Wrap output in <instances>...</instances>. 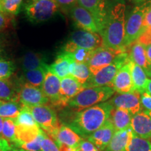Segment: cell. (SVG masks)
<instances>
[{
    "label": "cell",
    "instance_id": "cell-7",
    "mask_svg": "<svg viewBox=\"0 0 151 151\" xmlns=\"http://www.w3.org/2000/svg\"><path fill=\"white\" fill-rule=\"evenodd\" d=\"M103 46L102 38L99 33L78 29L71 34L62 48V51L71 53L78 48L95 50Z\"/></svg>",
    "mask_w": 151,
    "mask_h": 151
},
{
    "label": "cell",
    "instance_id": "cell-49",
    "mask_svg": "<svg viewBox=\"0 0 151 151\" xmlns=\"http://www.w3.org/2000/svg\"><path fill=\"white\" fill-rule=\"evenodd\" d=\"M11 146V148L10 150H9V151H27V150H24V149L18 148V147H15V146Z\"/></svg>",
    "mask_w": 151,
    "mask_h": 151
},
{
    "label": "cell",
    "instance_id": "cell-50",
    "mask_svg": "<svg viewBox=\"0 0 151 151\" xmlns=\"http://www.w3.org/2000/svg\"><path fill=\"white\" fill-rule=\"evenodd\" d=\"M131 1H132L133 2H134L136 4H139L145 2V1H148V0H131Z\"/></svg>",
    "mask_w": 151,
    "mask_h": 151
},
{
    "label": "cell",
    "instance_id": "cell-31",
    "mask_svg": "<svg viewBox=\"0 0 151 151\" xmlns=\"http://www.w3.org/2000/svg\"><path fill=\"white\" fill-rule=\"evenodd\" d=\"M16 124L15 119L5 118L3 122L2 139L6 140L10 145H14L16 141Z\"/></svg>",
    "mask_w": 151,
    "mask_h": 151
},
{
    "label": "cell",
    "instance_id": "cell-11",
    "mask_svg": "<svg viewBox=\"0 0 151 151\" xmlns=\"http://www.w3.org/2000/svg\"><path fill=\"white\" fill-rule=\"evenodd\" d=\"M109 101L113 108L125 109L133 116L143 110L141 103V94L136 90L129 93H118Z\"/></svg>",
    "mask_w": 151,
    "mask_h": 151
},
{
    "label": "cell",
    "instance_id": "cell-33",
    "mask_svg": "<svg viewBox=\"0 0 151 151\" xmlns=\"http://www.w3.org/2000/svg\"><path fill=\"white\" fill-rule=\"evenodd\" d=\"M127 151H151V142L133 134Z\"/></svg>",
    "mask_w": 151,
    "mask_h": 151
},
{
    "label": "cell",
    "instance_id": "cell-19",
    "mask_svg": "<svg viewBox=\"0 0 151 151\" xmlns=\"http://www.w3.org/2000/svg\"><path fill=\"white\" fill-rule=\"evenodd\" d=\"M52 139L55 142L58 147L66 146L77 148L82 138L67 125L62 124Z\"/></svg>",
    "mask_w": 151,
    "mask_h": 151
},
{
    "label": "cell",
    "instance_id": "cell-26",
    "mask_svg": "<svg viewBox=\"0 0 151 151\" xmlns=\"http://www.w3.org/2000/svg\"><path fill=\"white\" fill-rule=\"evenodd\" d=\"M48 66L40 55L29 51L22 59V68L23 71L44 68Z\"/></svg>",
    "mask_w": 151,
    "mask_h": 151
},
{
    "label": "cell",
    "instance_id": "cell-6",
    "mask_svg": "<svg viewBox=\"0 0 151 151\" xmlns=\"http://www.w3.org/2000/svg\"><path fill=\"white\" fill-rule=\"evenodd\" d=\"M129 52L125 51L118 55L111 65L92 75L91 78L86 84L83 85L84 88L101 86L111 87L117 72L122 66L129 62Z\"/></svg>",
    "mask_w": 151,
    "mask_h": 151
},
{
    "label": "cell",
    "instance_id": "cell-15",
    "mask_svg": "<svg viewBox=\"0 0 151 151\" xmlns=\"http://www.w3.org/2000/svg\"><path fill=\"white\" fill-rule=\"evenodd\" d=\"M129 62L119 69L111 83V87L118 93H129L135 91Z\"/></svg>",
    "mask_w": 151,
    "mask_h": 151
},
{
    "label": "cell",
    "instance_id": "cell-20",
    "mask_svg": "<svg viewBox=\"0 0 151 151\" xmlns=\"http://www.w3.org/2000/svg\"><path fill=\"white\" fill-rule=\"evenodd\" d=\"M129 47L131 48L129 52L130 60L142 68L147 76L151 78V68L147 58L146 46L136 41Z\"/></svg>",
    "mask_w": 151,
    "mask_h": 151
},
{
    "label": "cell",
    "instance_id": "cell-37",
    "mask_svg": "<svg viewBox=\"0 0 151 151\" xmlns=\"http://www.w3.org/2000/svg\"><path fill=\"white\" fill-rule=\"evenodd\" d=\"M93 50L84 48H78L70 53L73 61L76 63H87Z\"/></svg>",
    "mask_w": 151,
    "mask_h": 151
},
{
    "label": "cell",
    "instance_id": "cell-25",
    "mask_svg": "<svg viewBox=\"0 0 151 151\" xmlns=\"http://www.w3.org/2000/svg\"><path fill=\"white\" fill-rule=\"evenodd\" d=\"M41 129L39 126L37 127H24L21 125H16V141L12 146H16L18 144L28 143L33 141L39 134Z\"/></svg>",
    "mask_w": 151,
    "mask_h": 151
},
{
    "label": "cell",
    "instance_id": "cell-9",
    "mask_svg": "<svg viewBox=\"0 0 151 151\" xmlns=\"http://www.w3.org/2000/svg\"><path fill=\"white\" fill-rule=\"evenodd\" d=\"M125 51L127 50H115L102 46L93 50L86 64L89 67L92 75H93L103 68L111 65L118 55Z\"/></svg>",
    "mask_w": 151,
    "mask_h": 151
},
{
    "label": "cell",
    "instance_id": "cell-35",
    "mask_svg": "<svg viewBox=\"0 0 151 151\" xmlns=\"http://www.w3.org/2000/svg\"><path fill=\"white\" fill-rule=\"evenodd\" d=\"M46 134L41 129L40 133L33 141L28 143L18 144L15 147H18V148L24 149V150L27 151H41V141H42Z\"/></svg>",
    "mask_w": 151,
    "mask_h": 151
},
{
    "label": "cell",
    "instance_id": "cell-34",
    "mask_svg": "<svg viewBox=\"0 0 151 151\" xmlns=\"http://www.w3.org/2000/svg\"><path fill=\"white\" fill-rule=\"evenodd\" d=\"M23 0H4L0 4V10L9 16H16L20 12Z\"/></svg>",
    "mask_w": 151,
    "mask_h": 151
},
{
    "label": "cell",
    "instance_id": "cell-43",
    "mask_svg": "<svg viewBox=\"0 0 151 151\" xmlns=\"http://www.w3.org/2000/svg\"><path fill=\"white\" fill-rule=\"evenodd\" d=\"M11 18L9 15L0 10V31L5 29L10 24Z\"/></svg>",
    "mask_w": 151,
    "mask_h": 151
},
{
    "label": "cell",
    "instance_id": "cell-51",
    "mask_svg": "<svg viewBox=\"0 0 151 151\" xmlns=\"http://www.w3.org/2000/svg\"><path fill=\"white\" fill-rule=\"evenodd\" d=\"M4 1V0H0V4H1V3H2Z\"/></svg>",
    "mask_w": 151,
    "mask_h": 151
},
{
    "label": "cell",
    "instance_id": "cell-32",
    "mask_svg": "<svg viewBox=\"0 0 151 151\" xmlns=\"http://www.w3.org/2000/svg\"><path fill=\"white\" fill-rule=\"evenodd\" d=\"M16 125H21L24 127H37L38 124L32 114L28 107L23 106L18 117L15 119Z\"/></svg>",
    "mask_w": 151,
    "mask_h": 151
},
{
    "label": "cell",
    "instance_id": "cell-8",
    "mask_svg": "<svg viewBox=\"0 0 151 151\" xmlns=\"http://www.w3.org/2000/svg\"><path fill=\"white\" fill-rule=\"evenodd\" d=\"M29 109L38 125L52 139L62 124L54 109L48 105L38 106Z\"/></svg>",
    "mask_w": 151,
    "mask_h": 151
},
{
    "label": "cell",
    "instance_id": "cell-14",
    "mask_svg": "<svg viewBox=\"0 0 151 151\" xmlns=\"http://www.w3.org/2000/svg\"><path fill=\"white\" fill-rule=\"evenodd\" d=\"M69 16L81 29L99 34V27L89 11L77 4L69 11Z\"/></svg>",
    "mask_w": 151,
    "mask_h": 151
},
{
    "label": "cell",
    "instance_id": "cell-18",
    "mask_svg": "<svg viewBox=\"0 0 151 151\" xmlns=\"http://www.w3.org/2000/svg\"><path fill=\"white\" fill-rule=\"evenodd\" d=\"M115 128L110 119L104 125L87 138V140L93 143L99 150L103 151L106 148L114 134Z\"/></svg>",
    "mask_w": 151,
    "mask_h": 151
},
{
    "label": "cell",
    "instance_id": "cell-2",
    "mask_svg": "<svg viewBox=\"0 0 151 151\" xmlns=\"http://www.w3.org/2000/svg\"><path fill=\"white\" fill-rule=\"evenodd\" d=\"M126 6L122 0L110 4L106 23L99 32L103 46L115 50H127L123 46L125 36Z\"/></svg>",
    "mask_w": 151,
    "mask_h": 151
},
{
    "label": "cell",
    "instance_id": "cell-40",
    "mask_svg": "<svg viewBox=\"0 0 151 151\" xmlns=\"http://www.w3.org/2000/svg\"><path fill=\"white\" fill-rule=\"evenodd\" d=\"M77 148L80 151H99L93 143L84 139H82Z\"/></svg>",
    "mask_w": 151,
    "mask_h": 151
},
{
    "label": "cell",
    "instance_id": "cell-10",
    "mask_svg": "<svg viewBox=\"0 0 151 151\" xmlns=\"http://www.w3.org/2000/svg\"><path fill=\"white\" fill-rule=\"evenodd\" d=\"M18 101L23 106L32 108L38 106L48 105L49 100L41 88L25 83L18 91Z\"/></svg>",
    "mask_w": 151,
    "mask_h": 151
},
{
    "label": "cell",
    "instance_id": "cell-38",
    "mask_svg": "<svg viewBox=\"0 0 151 151\" xmlns=\"http://www.w3.org/2000/svg\"><path fill=\"white\" fill-rule=\"evenodd\" d=\"M41 151H60L55 142L46 134L41 141Z\"/></svg>",
    "mask_w": 151,
    "mask_h": 151
},
{
    "label": "cell",
    "instance_id": "cell-47",
    "mask_svg": "<svg viewBox=\"0 0 151 151\" xmlns=\"http://www.w3.org/2000/svg\"><path fill=\"white\" fill-rule=\"evenodd\" d=\"M146 92L147 93H148L149 94L151 95V79H149L148 82V85H147L146 87Z\"/></svg>",
    "mask_w": 151,
    "mask_h": 151
},
{
    "label": "cell",
    "instance_id": "cell-12",
    "mask_svg": "<svg viewBox=\"0 0 151 151\" xmlns=\"http://www.w3.org/2000/svg\"><path fill=\"white\" fill-rule=\"evenodd\" d=\"M60 79L48 69L46 76L41 86V90L49 100L50 106L62 108L61 96H60Z\"/></svg>",
    "mask_w": 151,
    "mask_h": 151
},
{
    "label": "cell",
    "instance_id": "cell-23",
    "mask_svg": "<svg viewBox=\"0 0 151 151\" xmlns=\"http://www.w3.org/2000/svg\"><path fill=\"white\" fill-rule=\"evenodd\" d=\"M133 115L125 109L113 108L110 114V118L115 130L120 131L130 127Z\"/></svg>",
    "mask_w": 151,
    "mask_h": 151
},
{
    "label": "cell",
    "instance_id": "cell-39",
    "mask_svg": "<svg viewBox=\"0 0 151 151\" xmlns=\"http://www.w3.org/2000/svg\"><path fill=\"white\" fill-rule=\"evenodd\" d=\"M138 42L141 43L144 46H148L151 44V27H147L145 31L137 40Z\"/></svg>",
    "mask_w": 151,
    "mask_h": 151
},
{
    "label": "cell",
    "instance_id": "cell-4",
    "mask_svg": "<svg viewBox=\"0 0 151 151\" xmlns=\"http://www.w3.org/2000/svg\"><path fill=\"white\" fill-rule=\"evenodd\" d=\"M150 2V0H148L139 4L130 12L128 18L126 20L125 36L123 41L124 48H129L146 29L143 27V22Z\"/></svg>",
    "mask_w": 151,
    "mask_h": 151
},
{
    "label": "cell",
    "instance_id": "cell-16",
    "mask_svg": "<svg viewBox=\"0 0 151 151\" xmlns=\"http://www.w3.org/2000/svg\"><path fill=\"white\" fill-rule=\"evenodd\" d=\"M130 127L135 135L151 139V115L146 110L135 114L132 118Z\"/></svg>",
    "mask_w": 151,
    "mask_h": 151
},
{
    "label": "cell",
    "instance_id": "cell-13",
    "mask_svg": "<svg viewBox=\"0 0 151 151\" xmlns=\"http://www.w3.org/2000/svg\"><path fill=\"white\" fill-rule=\"evenodd\" d=\"M77 1L78 6L92 15L99 26L100 32L106 21L110 4L107 0H77Z\"/></svg>",
    "mask_w": 151,
    "mask_h": 151
},
{
    "label": "cell",
    "instance_id": "cell-36",
    "mask_svg": "<svg viewBox=\"0 0 151 151\" xmlns=\"http://www.w3.org/2000/svg\"><path fill=\"white\" fill-rule=\"evenodd\" d=\"M14 71L15 65L12 61L0 60V80H8Z\"/></svg>",
    "mask_w": 151,
    "mask_h": 151
},
{
    "label": "cell",
    "instance_id": "cell-52",
    "mask_svg": "<svg viewBox=\"0 0 151 151\" xmlns=\"http://www.w3.org/2000/svg\"><path fill=\"white\" fill-rule=\"evenodd\" d=\"M148 111L149 112V113H150V114L151 115V111Z\"/></svg>",
    "mask_w": 151,
    "mask_h": 151
},
{
    "label": "cell",
    "instance_id": "cell-29",
    "mask_svg": "<svg viewBox=\"0 0 151 151\" xmlns=\"http://www.w3.org/2000/svg\"><path fill=\"white\" fill-rule=\"evenodd\" d=\"M48 67V65L44 68L24 71V77L27 81V83L37 88H41Z\"/></svg>",
    "mask_w": 151,
    "mask_h": 151
},
{
    "label": "cell",
    "instance_id": "cell-42",
    "mask_svg": "<svg viewBox=\"0 0 151 151\" xmlns=\"http://www.w3.org/2000/svg\"><path fill=\"white\" fill-rule=\"evenodd\" d=\"M141 103L143 108L151 111V95L146 92L141 94Z\"/></svg>",
    "mask_w": 151,
    "mask_h": 151
},
{
    "label": "cell",
    "instance_id": "cell-3",
    "mask_svg": "<svg viewBox=\"0 0 151 151\" xmlns=\"http://www.w3.org/2000/svg\"><path fill=\"white\" fill-rule=\"evenodd\" d=\"M115 91L110 86L92 87L84 88L71 99L68 106L77 111L105 102L114 94Z\"/></svg>",
    "mask_w": 151,
    "mask_h": 151
},
{
    "label": "cell",
    "instance_id": "cell-30",
    "mask_svg": "<svg viewBox=\"0 0 151 151\" xmlns=\"http://www.w3.org/2000/svg\"><path fill=\"white\" fill-rule=\"evenodd\" d=\"M0 100L18 101V91L8 80H0Z\"/></svg>",
    "mask_w": 151,
    "mask_h": 151
},
{
    "label": "cell",
    "instance_id": "cell-17",
    "mask_svg": "<svg viewBox=\"0 0 151 151\" xmlns=\"http://www.w3.org/2000/svg\"><path fill=\"white\" fill-rule=\"evenodd\" d=\"M84 86L72 76L69 75L60 81V96L63 107L84 89Z\"/></svg>",
    "mask_w": 151,
    "mask_h": 151
},
{
    "label": "cell",
    "instance_id": "cell-27",
    "mask_svg": "<svg viewBox=\"0 0 151 151\" xmlns=\"http://www.w3.org/2000/svg\"><path fill=\"white\" fill-rule=\"evenodd\" d=\"M22 107L23 106L19 101L0 100V117L4 119H16Z\"/></svg>",
    "mask_w": 151,
    "mask_h": 151
},
{
    "label": "cell",
    "instance_id": "cell-1",
    "mask_svg": "<svg viewBox=\"0 0 151 151\" xmlns=\"http://www.w3.org/2000/svg\"><path fill=\"white\" fill-rule=\"evenodd\" d=\"M113 109L109 101H105L77 111L64 124L72 129L82 139H86L106 122Z\"/></svg>",
    "mask_w": 151,
    "mask_h": 151
},
{
    "label": "cell",
    "instance_id": "cell-44",
    "mask_svg": "<svg viewBox=\"0 0 151 151\" xmlns=\"http://www.w3.org/2000/svg\"><path fill=\"white\" fill-rule=\"evenodd\" d=\"M143 27L146 29L147 27H151V0L150 2V5H149L148 10H147L146 15L144 16V19H143Z\"/></svg>",
    "mask_w": 151,
    "mask_h": 151
},
{
    "label": "cell",
    "instance_id": "cell-5",
    "mask_svg": "<svg viewBox=\"0 0 151 151\" xmlns=\"http://www.w3.org/2000/svg\"><path fill=\"white\" fill-rule=\"evenodd\" d=\"M59 9L55 0H31L24 6V13L29 21L41 23L51 19Z\"/></svg>",
    "mask_w": 151,
    "mask_h": 151
},
{
    "label": "cell",
    "instance_id": "cell-22",
    "mask_svg": "<svg viewBox=\"0 0 151 151\" xmlns=\"http://www.w3.org/2000/svg\"><path fill=\"white\" fill-rule=\"evenodd\" d=\"M133 134L131 127L115 132L110 143L103 151H127Z\"/></svg>",
    "mask_w": 151,
    "mask_h": 151
},
{
    "label": "cell",
    "instance_id": "cell-46",
    "mask_svg": "<svg viewBox=\"0 0 151 151\" xmlns=\"http://www.w3.org/2000/svg\"><path fill=\"white\" fill-rule=\"evenodd\" d=\"M146 55L147 58H148V61L149 65H150V67L151 68V44L149 45V46L146 47Z\"/></svg>",
    "mask_w": 151,
    "mask_h": 151
},
{
    "label": "cell",
    "instance_id": "cell-45",
    "mask_svg": "<svg viewBox=\"0 0 151 151\" xmlns=\"http://www.w3.org/2000/svg\"><path fill=\"white\" fill-rule=\"evenodd\" d=\"M11 148L10 143L5 139L0 138V151H9Z\"/></svg>",
    "mask_w": 151,
    "mask_h": 151
},
{
    "label": "cell",
    "instance_id": "cell-24",
    "mask_svg": "<svg viewBox=\"0 0 151 151\" xmlns=\"http://www.w3.org/2000/svg\"><path fill=\"white\" fill-rule=\"evenodd\" d=\"M129 63L130 70H131L132 81H133L135 90L139 92L140 94H142L146 92L149 78L141 67L131 61L130 59Z\"/></svg>",
    "mask_w": 151,
    "mask_h": 151
},
{
    "label": "cell",
    "instance_id": "cell-28",
    "mask_svg": "<svg viewBox=\"0 0 151 151\" xmlns=\"http://www.w3.org/2000/svg\"><path fill=\"white\" fill-rule=\"evenodd\" d=\"M69 75L76 78L81 84L85 85L91 78L92 73L86 63H76L73 62L71 65Z\"/></svg>",
    "mask_w": 151,
    "mask_h": 151
},
{
    "label": "cell",
    "instance_id": "cell-21",
    "mask_svg": "<svg viewBox=\"0 0 151 151\" xmlns=\"http://www.w3.org/2000/svg\"><path fill=\"white\" fill-rule=\"evenodd\" d=\"M73 62L70 53L62 51L58 55L53 63L49 66L48 69L50 72L62 79L69 75L71 65Z\"/></svg>",
    "mask_w": 151,
    "mask_h": 151
},
{
    "label": "cell",
    "instance_id": "cell-41",
    "mask_svg": "<svg viewBox=\"0 0 151 151\" xmlns=\"http://www.w3.org/2000/svg\"><path fill=\"white\" fill-rule=\"evenodd\" d=\"M59 8L69 11L71 8L78 4L77 0H55Z\"/></svg>",
    "mask_w": 151,
    "mask_h": 151
},
{
    "label": "cell",
    "instance_id": "cell-48",
    "mask_svg": "<svg viewBox=\"0 0 151 151\" xmlns=\"http://www.w3.org/2000/svg\"><path fill=\"white\" fill-rule=\"evenodd\" d=\"M4 118L0 117V138H2V129H3V122Z\"/></svg>",
    "mask_w": 151,
    "mask_h": 151
}]
</instances>
